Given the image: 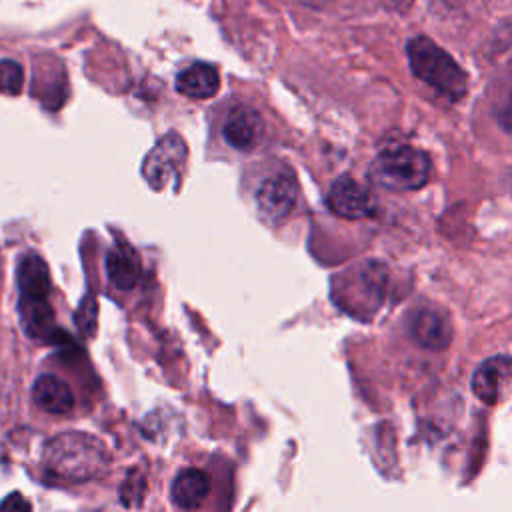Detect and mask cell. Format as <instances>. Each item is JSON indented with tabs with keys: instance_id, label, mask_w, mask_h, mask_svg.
<instances>
[{
	"instance_id": "obj_12",
	"label": "cell",
	"mask_w": 512,
	"mask_h": 512,
	"mask_svg": "<svg viewBox=\"0 0 512 512\" xmlns=\"http://www.w3.org/2000/svg\"><path fill=\"white\" fill-rule=\"evenodd\" d=\"M218 86V70L206 62H196L176 76V90L188 98H210Z\"/></svg>"
},
{
	"instance_id": "obj_9",
	"label": "cell",
	"mask_w": 512,
	"mask_h": 512,
	"mask_svg": "<svg viewBox=\"0 0 512 512\" xmlns=\"http://www.w3.org/2000/svg\"><path fill=\"white\" fill-rule=\"evenodd\" d=\"M34 402L48 414H68L74 408V394L64 380L54 374H42L32 386Z\"/></svg>"
},
{
	"instance_id": "obj_17",
	"label": "cell",
	"mask_w": 512,
	"mask_h": 512,
	"mask_svg": "<svg viewBox=\"0 0 512 512\" xmlns=\"http://www.w3.org/2000/svg\"><path fill=\"white\" fill-rule=\"evenodd\" d=\"M30 508H32L30 502H26L20 494H12L0 504V510H30Z\"/></svg>"
},
{
	"instance_id": "obj_5",
	"label": "cell",
	"mask_w": 512,
	"mask_h": 512,
	"mask_svg": "<svg viewBox=\"0 0 512 512\" xmlns=\"http://www.w3.org/2000/svg\"><path fill=\"white\" fill-rule=\"evenodd\" d=\"M298 186L288 172H278L262 180L256 192V206L268 222H282L296 206Z\"/></svg>"
},
{
	"instance_id": "obj_15",
	"label": "cell",
	"mask_w": 512,
	"mask_h": 512,
	"mask_svg": "<svg viewBox=\"0 0 512 512\" xmlns=\"http://www.w3.org/2000/svg\"><path fill=\"white\" fill-rule=\"evenodd\" d=\"M504 372V360L492 358L478 366V370L472 376V392L484 402V404H496L498 400V382Z\"/></svg>"
},
{
	"instance_id": "obj_4",
	"label": "cell",
	"mask_w": 512,
	"mask_h": 512,
	"mask_svg": "<svg viewBox=\"0 0 512 512\" xmlns=\"http://www.w3.org/2000/svg\"><path fill=\"white\" fill-rule=\"evenodd\" d=\"M186 160V144L184 140L170 132L162 136L156 146L146 154L142 164V174L150 188L164 190L168 186H178L182 168Z\"/></svg>"
},
{
	"instance_id": "obj_7",
	"label": "cell",
	"mask_w": 512,
	"mask_h": 512,
	"mask_svg": "<svg viewBox=\"0 0 512 512\" xmlns=\"http://www.w3.org/2000/svg\"><path fill=\"white\" fill-rule=\"evenodd\" d=\"M264 134L262 116L250 106H236L228 112L222 136L236 150H252L258 146Z\"/></svg>"
},
{
	"instance_id": "obj_6",
	"label": "cell",
	"mask_w": 512,
	"mask_h": 512,
	"mask_svg": "<svg viewBox=\"0 0 512 512\" xmlns=\"http://www.w3.org/2000/svg\"><path fill=\"white\" fill-rule=\"evenodd\" d=\"M328 206L334 214H338L342 218L360 220V218H368L376 212V198L360 182H356L348 176H342L332 184V188L328 192Z\"/></svg>"
},
{
	"instance_id": "obj_2",
	"label": "cell",
	"mask_w": 512,
	"mask_h": 512,
	"mask_svg": "<svg viewBox=\"0 0 512 512\" xmlns=\"http://www.w3.org/2000/svg\"><path fill=\"white\" fill-rule=\"evenodd\" d=\"M408 64L416 78L450 100H460L468 90L466 72L428 36H414L408 46Z\"/></svg>"
},
{
	"instance_id": "obj_14",
	"label": "cell",
	"mask_w": 512,
	"mask_h": 512,
	"mask_svg": "<svg viewBox=\"0 0 512 512\" xmlns=\"http://www.w3.org/2000/svg\"><path fill=\"white\" fill-rule=\"evenodd\" d=\"M22 326L32 338L46 340L54 332V312L48 298H20Z\"/></svg>"
},
{
	"instance_id": "obj_1",
	"label": "cell",
	"mask_w": 512,
	"mask_h": 512,
	"mask_svg": "<svg viewBox=\"0 0 512 512\" xmlns=\"http://www.w3.org/2000/svg\"><path fill=\"white\" fill-rule=\"evenodd\" d=\"M46 470L66 482H84L98 476L106 466L102 442L84 432L54 436L44 450Z\"/></svg>"
},
{
	"instance_id": "obj_10",
	"label": "cell",
	"mask_w": 512,
	"mask_h": 512,
	"mask_svg": "<svg viewBox=\"0 0 512 512\" xmlns=\"http://www.w3.org/2000/svg\"><path fill=\"white\" fill-rule=\"evenodd\" d=\"M210 494V476L198 468L182 470L170 486V498L178 508H198Z\"/></svg>"
},
{
	"instance_id": "obj_18",
	"label": "cell",
	"mask_w": 512,
	"mask_h": 512,
	"mask_svg": "<svg viewBox=\"0 0 512 512\" xmlns=\"http://www.w3.org/2000/svg\"><path fill=\"white\" fill-rule=\"evenodd\" d=\"M500 124H502L508 132H512V90H510V94H508V98H506V102H504V106H502Z\"/></svg>"
},
{
	"instance_id": "obj_13",
	"label": "cell",
	"mask_w": 512,
	"mask_h": 512,
	"mask_svg": "<svg viewBox=\"0 0 512 512\" xmlns=\"http://www.w3.org/2000/svg\"><path fill=\"white\" fill-rule=\"evenodd\" d=\"M106 272L110 282L120 290H130L136 286L140 276L138 254L128 244H116L106 256Z\"/></svg>"
},
{
	"instance_id": "obj_16",
	"label": "cell",
	"mask_w": 512,
	"mask_h": 512,
	"mask_svg": "<svg viewBox=\"0 0 512 512\" xmlns=\"http://www.w3.org/2000/svg\"><path fill=\"white\" fill-rule=\"evenodd\" d=\"M24 84L22 66L14 60H0V92L18 94Z\"/></svg>"
},
{
	"instance_id": "obj_3",
	"label": "cell",
	"mask_w": 512,
	"mask_h": 512,
	"mask_svg": "<svg viewBox=\"0 0 512 512\" xmlns=\"http://www.w3.org/2000/svg\"><path fill=\"white\" fill-rule=\"evenodd\" d=\"M430 158L408 144L384 148L370 166V180L388 190H416L430 178Z\"/></svg>"
},
{
	"instance_id": "obj_11",
	"label": "cell",
	"mask_w": 512,
	"mask_h": 512,
	"mask_svg": "<svg viewBox=\"0 0 512 512\" xmlns=\"http://www.w3.org/2000/svg\"><path fill=\"white\" fill-rule=\"evenodd\" d=\"M16 282L20 298H48L50 294V274L46 262L30 252L18 260Z\"/></svg>"
},
{
	"instance_id": "obj_8",
	"label": "cell",
	"mask_w": 512,
	"mask_h": 512,
	"mask_svg": "<svg viewBox=\"0 0 512 512\" xmlns=\"http://www.w3.org/2000/svg\"><path fill=\"white\" fill-rule=\"evenodd\" d=\"M410 332L420 346L430 350H442L450 344V322L432 308H422L412 316Z\"/></svg>"
}]
</instances>
